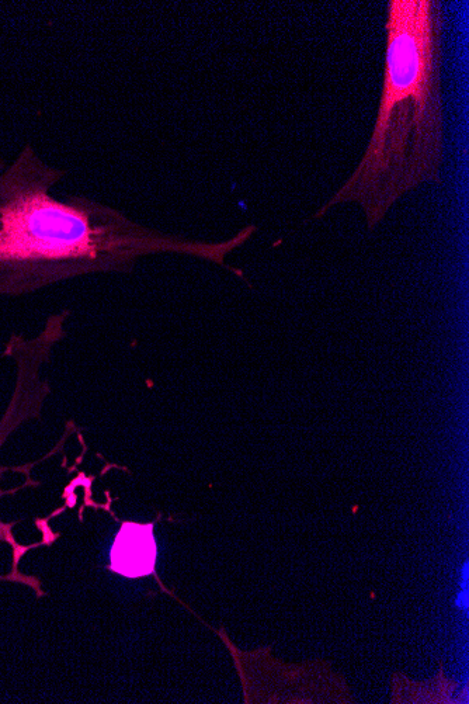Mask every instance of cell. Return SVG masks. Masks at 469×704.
Here are the masks:
<instances>
[{"mask_svg": "<svg viewBox=\"0 0 469 704\" xmlns=\"http://www.w3.org/2000/svg\"><path fill=\"white\" fill-rule=\"evenodd\" d=\"M6 165H8V161H6V159L3 158V156H0V172H2L3 169L6 168Z\"/></svg>", "mask_w": 469, "mask_h": 704, "instance_id": "obj_4", "label": "cell"}, {"mask_svg": "<svg viewBox=\"0 0 469 704\" xmlns=\"http://www.w3.org/2000/svg\"><path fill=\"white\" fill-rule=\"evenodd\" d=\"M158 544L154 523L124 522L110 550V568L128 579L148 577L155 572Z\"/></svg>", "mask_w": 469, "mask_h": 704, "instance_id": "obj_3", "label": "cell"}, {"mask_svg": "<svg viewBox=\"0 0 469 704\" xmlns=\"http://www.w3.org/2000/svg\"><path fill=\"white\" fill-rule=\"evenodd\" d=\"M444 19L437 0H389L384 82L370 141L350 178L315 218L359 203L368 230L423 183H440L446 149Z\"/></svg>", "mask_w": 469, "mask_h": 704, "instance_id": "obj_2", "label": "cell"}, {"mask_svg": "<svg viewBox=\"0 0 469 704\" xmlns=\"http://www.w3.org/2000/svg\"><path fill=\"white\" fill-rule=\"evenodd\" d=\"M66 175L30 142L0 172V300L79 277L128 275L142 258L162 253L207 260L245 279L227 258L252 238L255 225L220 242L165 234L90 197L58 199L52 189Z\"/></svg>", "mask_w": 469, "mask_h": 704, "instance_id": "obj_1", "label": "cell"}]
</instances>
